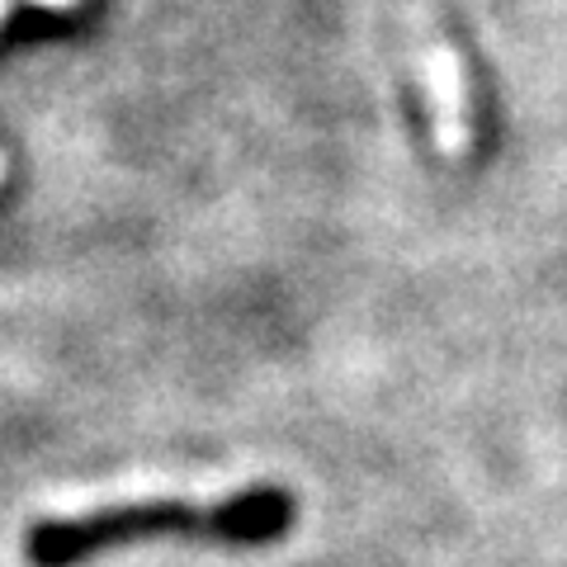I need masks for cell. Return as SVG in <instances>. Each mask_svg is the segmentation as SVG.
I'll return each mask as SVG.
<instances>
[{"mask_svg": "<svg viewBox=\"0 0 567 567\" xmlns=\"http://www.w3.org/2000/svg\"><path fill=\"white\" fill-rule=\"evenodd\" d=\"M425 81H431L435 110H440V142L450 152H464V71H458L454 48L435 43L425 52Z\"/></svg>", "mask_w": 567, "mask_h": 567, "instance_id": "cell-2", "label": "cell"}, {"mask_svg": "<svg viewBox=\"0 0 567 567\" xmlns=\"http://www.w3.org/2000/svg\"><path fill=\"white\" fill-rule=\"evenodd\" d=\"M6 175H10V156L0 152V185H6Z\"/></svg>", "mask_w": 567, "mask_h": 567, "instance_id": "cell-3", "label": "cell"}, {"mask_svg": "<svg viewBox=\"0 0 567 567\" xmlns=\"http://www.w3.org/2000/svg\"><path fill=\"white\" fill-rule=\"evenodd\" d=\"M43 6H71V0H43Z\"/></svg>", "mask_w": 567, "mask_h": 567, "instance_id": "cell-5", "label": "cell"}, {"mask_svg": "<svg viewBox=\"0 0 567 567\" xmlns=\"http://www.w3.org/2000/svg\"><path fill=\"white\" fill-rule=\"evenodd\" d=\"M6 10H10V0H0V20H6Z\"/></svg>", "mask_w": 567, "mask_h": 567, "instance_id": "cell-4", "label": "cell"}, {"mask_svg": "<svg viewBox=\"0 0 567 567\" xmlns=\"http://www.w3.org/2000/svg\"><path fill=\"white\" fill-rule=\"evenodd\" d=\"M293 496L284 487H251L237 502H152V506H104L91 516L71 520H39L24 539V554L39 567H66L95 548L152 539V535H204V539H237V544H265L279 539L293 525Z\"/></svg>", "mask_w": 567, "mask_h": 567, "instance_id": "cell-1", "label": "cell"}]
</instances>
